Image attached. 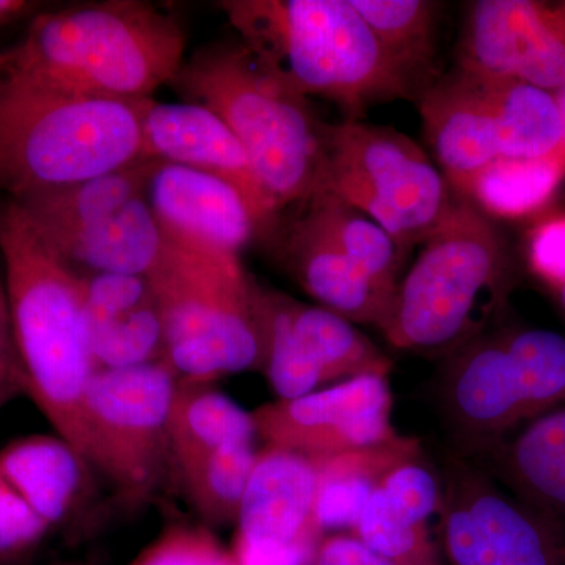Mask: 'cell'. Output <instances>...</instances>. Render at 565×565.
<instances>
[{"mask_svg":"<svg viewBox=\"0 0 565 565\" xmlns=\"http://www.w3.org/2000/svg\"><path fill=\"white\" fill-rule=\"evenodd\" d=\"M177 18L139 0H107L41 14L3 55V74L110 102H145L184 63Z\"/></svg>","mask_w":565,"mask_h":565,"instance_id":"obj_1","label":"cell"},{"mask_svg":"<svg viewBox=\"0 0 565 565\" xmlns=\"http://www.w3.org/2000/svg\"><path fill=\"white\" fill-rule=\"evenodd\" d=\"M0 256L24 393L85 457L84 399L96 367L81 275L13 200L0 206Z\"/></svg>","mask_w":565,"mask_h":565,"instance_id":"obj_2","label":"cell"},{"mask_svg":"<svg viewBox=\"0 0 565 565\" xmlns=\"http://www.w3.org/2000/svg\"><path fill=\"white\" fill-rule=\"evenodd\" d=\"M241 43L305 98L321 96L356 120L367 107L415 98L351 0H226Z\"/></svg>","mask_w":565,"mask_h":565,"instance_id":"obj_3","label":"cell"},{"mask_svg":"<svg viewBox=\"0 0 565 565\" xmlns=\"http://www.w3.org/2000/svg\"><path fill=\"white\" fill-rule=\"evenodd\" d=\"M422 245L379 330L397 351L445 359L493 329L511 266L493 223L465 199Z\"/></svg>","mask_w":565,"mask_h":565,"instance_id":"obj_4","label":"cell"},{"mask_svg":"<svg viewBox=\"0 0 565 565\" xmlns=\"http://www.w3.org/2000/svg\"><path fill=\"white\" fill-rule=\"evenodd\" d=\"M151 99L85 98L3 74L0 192L18 200L147 159L143 118Z\"/></svg>","mask_w":565,"mask_h":565,"instance_id":"obj_5","label":"cell"},{"mask_svg":"<svg viewBox=\"0 0 565 565\" xmlns=\"http://www.w3.org/2000/svg\"><path fill=\"white\" fill-rule=\"evenodd\" d=\"M172 84L232 129L280 214L321 189L323 121L243 43L196 51Z\"/></svg>","mask_w":565,"mask_h":565,"instance_id":"obj_6","label":"cell"},{"mask_svg":"<svg viewBox=\"0 0 565 565\" xmlns=\"http://www.w3.org/2000/svg\"><path fill=\"white\" fill-rule=\"evenodd\" d=\"M444 360L435 399L452 455H475L565 407V334L555 330L490 329Z\"/></svg>","mask_w":565,"mask_h":565,"instance_id":"obj_7","label":"cell"},{"mask_svg":"<svg viewBox=\"0 0 565 565\" xmlns=\"http://www.w3.org/2000/svg\"><path fill=\"white\" fill-rule=\"evenodd\" d=\"M161 310L166 356L178 381L214 384L262 367L253 277L241 256L191 247L166 236L148 275Z\"/></svg>","mask_w":565,"mask_h":565,"instance_id":"obj_8","label":"cell"},{"mask_svg":"<svg viewBox=\"0 0 565 565\" xmlns=\"http://www.w3.org/2000/svg\"><path fill=\"white\" fill-rule=\"evenodd\" d=\"M319 191L364 212L407 250L440 228L460 199L411 137L360 120L323 122Z\"/></svg>","mask_w":565,"mask_h":565,"instance_id":"obj_9","label":"cell"},{"mask_svg":"<svg viewBox=\"0 0 565 565\" xmlns=\"http://www.w3.org/2000/svg\"><path fill=\"white\" fill-rule=\"evenodd\" d=\"M178 377L167 362L98 370L84 399L85 459L114 487L122 504L148 503L170 462V404Z\"/></svg>","mask_w":565,"mask_h":565,"instance_id":"obj_10","label":"cell"},{"mask_svg":"<svg viewBox=\"0 0 565 565\" xmlns=\"http://www.w3.org/2000/svg\"><path fill=\"white\" fill-rule=\"evenodd\" d=\"M262 367L277 399H294L363 374H390L392 362L355 323L267 288L253 278Z\"/></svg>","mask_w":565,"mask_h":565,"instance_id":"obj_11","label":"cell"},{"mask_svg":"<svg viewBox=\"0 0 565 565\" xmlns=\"http://www.w3.org/2000/svg\"><path fill=\"white\" fill-rule=\"evenodd\" d=\"M438 539L446 565H565V537L470 459L446 456Z\"/></svg>","mask_w":565,"mask_h":565,"instance_id":"obj_12","label":"cell"},{"mask_svg":"<svg viewBox=\"0 0 565 565\" xmlns=\"http://www.w3.org/2000/svg\"><path fill=\"white\" fill-rule=\"evenodd\" d=\"M318 494L316 460L273 446L259 449L234 523L236 565H310L326 535Z\"/></svg>","mask_w":565,"mask_h":565,"instance_id":"obj_13","label":"cell"},{"mask_svg":"<svg viewBox=\"0 0 565 565\" xmlns=\"http://www.w3.org/2000/svg\"><path fill=\"white\" fill-rule=\"evenodd\" d=\"M390 374H363L252 412L264 446L323 460L385 444L396 435Z\"/></svg>","mask_w":565,"mask_h":565,"instance_id":"obj_14","label":"cell"},{"mask_svg":"<svg viewBox=\"0 0 565 565\" xmlns=\"http://www.w3.org/2000/svg\"><path fill=\"white\" fill-rule=\"evenodd\" d=\"M459 68L527 82L546 92L565 84V3L479 0L460 41Z\"/></svg>","mask_w":565,"mask_h":565,"instance_id":"obj_15","label":"cell"},{"mask_svg":"<svg viewBox=\"0 0 565 565\" xmlns=\"http://www.w3.org/2000/svg\"><path fill=\"white\" fill-rule=\"evenodd\" d=\"M145 158L172 162L228 182L250 207L259 237H273L280 211L243 145L214 111L193 103L151 99L143 118Z\"/></svg>","mask_w":565,"mask_h":565,"instance_id":"obj_16","label":"cell"},{"mask_svg":"<svg viewBox=\"0 0 565 565\" xmlns=\"http://www.w3.org/2000/svg\"><path fill=\"white\" fill-rule=\"evenodd\" d=\"M444 478L419 452L385 476L351 533L392 565H446L438 539Z\"/></svg>","mask_w":565,"mask_h":565,"instance_id":"obj_17","label":"cell"},{"mask_svg":"<svg viewBox=\"0 0 565 565\" xmlns=\"http://www.w3.org/2000/svg\"><path fill=\"white\" fill-rule=\"evenodd\" d=\"M147 200L166 236L178 243L241 256L259 237L241 192L212 174L158 161L148 182Z\"/></svg>","mask_w":565,"mask_h":565,"instance_id":"obj_18","label":"cell"},{"mask_svg":"<svg viewBox=\"0 0 565 565\" xmlns=\"http://www.w3.org/2000/svg\"><path fill=\"white\" fill-rule=\"evenodd\" d=\"M79 275L96 371L162 362L166 356L162 316L148 277Z\"/></svg>","mask_w":565,"mask_h":565,"instance_id":"obj_19","label":"cell"},{"mask_svg":"<svg viewBox=\"0 0 565 565\" xmlns=\"http://www.w3.org/2000/svg\"><path fill=\"white\" fill-rule=\"evenodd\" d=\"M424 136L452 191L465 199L487 167L501 159L492 117L467 71L437 79L419 96Z\"/></svg>","mask_w":565,"mask_h":565,"instance_id":"obj_20","label":"cell"},{"mask_svg":"<svg viewBox=\"0 0 565 565\" xmlns=\"http://www.w3.org/2000/svg\"><path fill=\"white\" fill-rule=\"evenodd\" d=\"M90 463L55 435L18 438L0 449V476L54 531L73 530L93 503Z\"/></svg>","mask_w":565,"mask_h":565,"instance_id":"obj_21","label":"cell"},{"mask_svg":"<svg viewBox=\"0 0 565 565\" xmlns=\"http://www.w3.org/2000/svg\"><path fill=\"white\" fill-rule=\"evenodd\" d=\"M548 520L565 537V407L465 457Z\"/></svg>","mask_w":565,"mask_h":565,"instance_id":"obj_22","label":"cell"},{"mask_svg":"<svg viewBox=\"0 0 565 565\" xmlns=\"http://www.w3.org/2000/svg\"><path fill=\"white\" fill-rule=\"evenodd\" d=\"M281 256L308 296L352 323L381 329L390 299L319 230L300 207L280 233Z\"/></svg>","mask_w":565,"mask_h":565,"instance_id":"obj_23","label":"cell"},{"mask_svg":"<svg viewBox=\"0 0 565 565\" xmlns=\"http://www.w3.org/2000/svg\"><path fill=\"white\" fill-rule=\"evenodd\" d=\"M77 270L148 277L166 248V233L145 195L117 212L57 239H46Z\"/></svg>","mask_w":565,"mask_h":565,"instance_id":"obj_24","label":"cell"},{"mask_svg":"<svg viewBox=\"0 0 565 565\" xmlns=\"http://www.w3.org/2000/svg\"><path fill=\"white\" fill-rule=\"evenodd\" d=\"M158 161L141 159L117 172L58 185L13 200L46 239H57L109 217L147 193Z\"/></svg>","mask_w":565,"mask_h":565,"instance_id":"obj_25","label":"cell"},{"mask_svg":"<svg viewBox=\"0 0 565 565\" xmlns=\"http://www.w3.org/2000/svg\"><path fill=\"white\" fill-rule=\"evenodd\" d=\"M463 71L490 111L501 159L533 161L564 150L563 120L552 92L511 77Z\"/></svg>","mask_w":565,"mask_h":565,"instance_id":"obj_26","label":"cell"},{"mask_svg":"<svg viewBox=\"0 0 565 565\" xmlns=\"http://www.w3.org/2000/svg\"><path fill=\"white\" fill-rule=\"evenodd\" d=\"M256 437L252 412L212 384L177 382L167 423L172 471L223 449L255 445Z\"/></svg>","mask_w":565,"mask_h":565,"instance_id":"obj_27","label":"cell"},{"mask_svg":"<svg viewBox=\"0 0 565 565\" xmlns=\"http://www.w3.org/2000/svg\"><path fill=\"white\" fill-rule=\"evenodd\" d=\"M423 452L418 438L396 435L385 444L316 460L318 519L323 533H351L363 505L397 465Z\"/></svg>","mask_w":565,"mask_h":565,"instance_id":"obj_28","label":"cell"},{"mask_svg":"<svg viewBox=\"0 0 565 565\" xmlns=\"http://www.w3.org/2000/svg\"><path fill=\"white\" fill-rule=\"evenodd\" d=\"M297 206L307 212L379 291L393 299L407 248L394 241L377 222L332 192H316Z\"/></svg>","mask_w":565,"mask_h":565,"instance_id":"obj_29","label":"cell"},{"mask_svg":"<svg viewBox=\"0 0 565 565\" xmlns=\"http://www.w3.org/2000/svg\"><path fill=\"white\" fill-rule=\"evenodd\" d=\"M382 50L419 99L434 84L440 3L427 0H351Z\"/></svg>","mask_w":565,"mask_h":565,"instance_id":"obj_30","label":"cell"},{"mask_svg":"<svg viewBox=\"0 0 565 565\" xmlns=\"http://www.w3.org/2000/svg\"><path fill=\"white\" fill-rule=\"evenodd\" d=\"M565 177V148L544 159H498L471 184L465 200L482 214L525 217L556 192Z\"/></svg>","mask_w":565,"mask_h":565,"instance_id":"obj_31","label":"cell"},{"mask_svg":"<svg viewBox=\"0 0 565 565\" xmlns=\"http://www.w3.org/2000/svg\"><path fill=\"white\" fill-rule=\"evenodd\" d=\"M258 451L236 446L174 471L196 514L214 526L234 525Z\"/></svg>","mask_w":565,"mask_h":565,"instance_id":"obj_32","label":"cell"},{"mask_svg":"<svg viewBox=\"0 0 565 565\" xmlns=\"http://www.w3.org/2000/svg\"><path fill=\"white\" fill-rule=\"evenodd\" d=\"M129 565H236V561L207 527L173 525Z\"/></svg>","mask_w":565,"mask_h":565,"instance_id":"obj_33","label":"cell"},{"mask_svg":"<svg viewBox=\"0 0 565 565\" xmlns=\"http://www.w3.org/2000/svg\"><path fill=\"white\" fill-rule=\"evenodd\" d=\"M50 534V527L0 476V563H24Z\"/></svg>","mask_w":565,"mask_h":565,"instance_id":"obj_34","label":"cell"},{"mask_svg":"<svg viewBox=\"0 0 565 565\" xmlns=\"http://www.w3.org/2000/svg\"><path fill=\"white\" fill-rule=\"evenodd\" d=\"M527 259L546 285L557 289L565 282V215L548 218L531 234Z\"/></svg>","mask_w":565,"mask_h":565,"instance_id":"obj_35","label":"cell"},{"mask_svg":"<svg viewBox=\"0 0 565 565\" xmlns=\"http://www.w3.org/2000/svg\"><path fill=\"white\" fill-rule=\"evenodd\" d=\"M22 393H24V377H22L20 355L14 341L6 273H3L2 256H0V408Z\"/></svg>","mask_w":565,"mask_h":565,"instance_id":"obj_36","label":"cell"},{"mask_svg":"<svg viewBox=\"0 0 565 565\" xmlns=\"http://www.w3.org/2000/svg\"><path fill=\"white\" fill-rule=\"evenodd\" d=\"M310 565H392L367 548L352 533H332L322 537Z\"/></svg>","mask_w":565,"mask_h":565,"instance_id":"obj_37","label":"cell"},{"mask_svg":"<svg viewBox=\"0 0 565 565\" xmlns=\"http://www.w3.org/2000/svg\"><path fill=\"white\" fill-rule=\"evenodd\" d=\"M28 9L29 3L22 2V0H0V24L13 20Z\"/></svg>","mask_w":565,"mask_h":565,"instance_id":"obj_38","label":"cell"},{"mask_svg":"<svg viewBox=\"0 0 565 565\" xmlns=\"http://www.w3.org/2000/svg\"><path fill=\"white\" fill-rule=\"evenodd\" d=\"M555 98L557 103V109H559L561 120H563L565 145V84L559 88V90L556 92Z\"/></svg>","mask_w":565,"mask_h":565,"instance_id":"obj_39","label":"cell"},{"mask_svg":"<svg viewBox=\"0 0 565 565\" xmlns=\"http://www.w3.org/2000/svg\"><path fill=\"white\" fill-rule=\"evenodd\" d=\"M557 291V299H559L561 307H563V310L565 311V282L564 285H561L559 288L556 289Z\"/></svg>","mask_w":565,"mask_h":565,"instance_id":"obj_40","label":"cell"},{"mask_svg":"<svg viewBox=\"0 0 565 565\" xmlns=\"http://www.w3.org/2000/svg\"><path fill=\"white\" fill-rule=\"evenodd\" d=\"M3 76V55L0 54V77Z\"/></svg>","mask_w":565,"mask_h":565,"instance_id":"obj_41","label":"cell"},{"mask_svg":"<svg viewBox=\"0 0 565 565\" xmlns=\"http://www.w3.org/2000/svg\"><path fill=\"white\" fill-rule=\"evenodd\" d=\"M62 565H85V564H62Z\"/></svg>","mask_w":565,"mask_h":565,"instance_id":"obj_42","label":"cell"},{"mask_svg":"<svg viewBox=\"0 0 565 565\" xmlns=\"http://www.w3.org/2000/svg\"><path fill=\"white\" fill-rule=\"evenodd\" d=\"M0 565H2V563H0Z\"/></svg>","mask_w":565,"mask_h":565,"instance_id":"obj_43","label":"cell"}]
</instances>
